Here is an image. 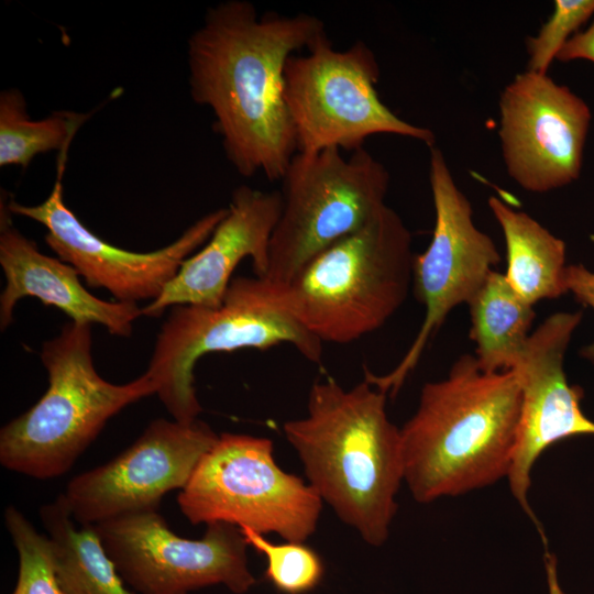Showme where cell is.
Listing matches in <instances>:
<instances>
[{"label":"cell","mask_w":594,"mask_h":594,"mask_svg":"<svg viewBox=\"0 0 594 594\" xmlns=\"http://www.w3.org/2000/svg\"><path fill=\"white\" fill-rule=\"evenodd\" d=\"M557 59L560 62L585 59L594 63V20L586 30L579 31L565 43Z\"/></svg>","instance_id":"obj_26"},{"label":"cell","mask_w":594,"mask_h":594,"mask_svg":"<svg viewBox=\"0 0 594 594\" xmlns=\"http://www.w3.org/2000/svg\"><path fill=\"white\" fill-rule=\"evenodd\" d=\"M241 530L249 546L265 557V579L278 592L305 594L319 585L324 565L314 549L296 541L274 543L252 529Z\"/></svg>","instance_id":"obj_22"},{"label":"cell","mask_w":594,"mask_h":594,"mask_svg":"<svg viewBox=\"0 0 594 594\" xmlns=\"http://www.w3.org/2000/svg\"><path fill=\"white\" fill-rule=\"evenodd\" d=\"M194 525L226 522L286 541L305 542L316 530L322 499L275 462L268 438L221 433L177 495Z\"/></svg>","instance_id":"obj_9"},{"label":"cell","mask_w":594,"mask_h":594,"mask_svg":"<svg viewBox=\"0 0 594 594\" xmlns=\"http://www.w3.org/2000/svg\"><path fill=\"white\" fill-rule=\"evenodd\" d=\"M38 515L62 594H134L124 586L94 526L76 527L63 494L43 505Z\"/></svg>","instance_id":"obj_19"},{"label":"cell","mask_w":594,"mask_h":594,"mask_svg":"<svg viewBox=\"0 0 594 594\" xmlns=\"http://www.w3.org/2000/svg\"><path fill=\"white\" fill-rule=\"evenodd\" d=\"M89 116L55 111L33 120L28 116L24 96L18 89L0 94V166L26 167L32 160L50 151H67L78 129Z\"/></svg>","instance_id":"obj_21"},{"label":"cell","mask_w":594,"mask_h":594,"mask_svg":"<svg viewBox=\"0 0 594 594\" xmlns=\"http://www.w3.org/2000/svg\"><path fill=\"white\" fill-rule=\"evenodd\" d=\"M157 334L147 373L173 419L189 424L202 408L194 387V367L205 354L241 349L266 350L292 344L314 363L322 360V342L257 289L254 277L232 278L219 307H170Z\"/></svg>","instance_id":"obj_6"},{"label":"cell","mask_w":594,"mask_h":594,"mask_svg":"<svg viewBox=\"0 0 594 594\" xmlns=\"http://www.w3.org/2000/svg\"><path fill=\"white\" fill-rule=\"evenodd\" d=\"M283 207L264 277L287 283L312 256L363 227L382 207L389 173L366 148L296 153L282 179Z\"/></svg>","instance_id":"obj_8"},{"label":"cell","mask_w":594,"mask_h":594,"mask_svg":"<svg viewBox=\"0 0 594 594\" xmlns=\"http://www.w3.org/2000/svg\"><path fill=\"white\" fill-rule=\"evenodd\" d=\"M219 436L200 419L158 418L118 457L74 476L63 496L78 525L157 512L168 492L183 490Z\"/></svg>","instance_id":"obj_12"},{"label":"cell","mask_w":594,"mask_h":594,"mask_svg":"<svg viewBox=\"0 0 594 594\" xmlns=\"http://www.w3.org/2000/svg\"><path fill=\"white\" fill-rule=\"evenodd\" d=\"M592 113L586 102L547 74L515 76L499 98V141L508 175L542 194L575 182Z\"/></svg>","instance_id":"obj_13"},{"label":"cell","mask_w":594,"mask_h":594,"mask_svg":"<svg viewBox=\"0 0 594 594\" xmlns=\"http://www.w3.org/2000/svg\"><path fill=\"white\" fill-rule=\"evenodd\" d=\"M4 524L19 557L18 580L11 594H62L48 537L38 534L13 505L4 510Z\"/></svg>","instance_id":"obj_23"},{"label":"cell","mask_w":594,"mask_h":594,"mask_svg":"<svg viewBox=\"0 0 594 594\" xmlns=\"http://www.w3.org/2000/svg\"><path fill=\"white\" fill-rule=\"evenodd\" d=\"M91 344V326L74 321L42 344L48 386L36 404L1 428L3 468L38 480L61 476L112 416L156 394L157 384L147 372L120 385L103 380L95 369Z\"/></svg>","instance_id":"obj_5"},{"label":"cell","mask_w":594,"mask_h":594,"mask_svg":"<svg viewBox=\"0 0 594 594\" xmlns=\"http://www.w3.org/2000/svg\"><path fill=\"white\" fill-rule=\"evenodd\" d=\"M380 67L361 40L336 50L328 35L306 54L292 55L284 73V100L297 153L352 151L375 134H395L435 146V133L397 117L380 99Z\"/></svg>","instance_id":"obj_7"},{"label":"cell","mask_w":594,"mask_h":594,"mask_svg":"<svg viewBox=\"0 0 594 594\" xmlns=\"http://www.w3.org/2000/svg\"><path fill=\"white\" fill-rule=\"evenodd\" d=\"M65 163L66 156H62L52 191L42 204L25 206L10 200L8 209L43 224L47 229L45 242L57 256L72 265L87 285L107 289L118 301L155 300L228 212L227 207L205 215L160 250H123L98 238L67 207L62 185Z\"/></svg>","instance_id":"obj_14"},{"label":"cell","mask_w":594,"mask_h":594,"mask_svg":"<svg viewBox=\"0 0 594 594\" xmlns=\"http://www.w3.org/2000/svg\"><path fill=\"white\" fill-rule=\"evenodd\" d=\"M470 338L480 367L486 372L513 370L521 359L536 317L534 306L493 271L469 302Z\"/></svg>","instance_id":"obj_20"},{"label":"cell","mask_w":594,"mask_h":594,"mask_svg":"<svg viewBox=\"0 0 594 594\" xmlns=\"http://www.w3.org/2000/svg\"><path fill=\"white\" fill-rule=\"evenodd\" d=\"M118 573L139 594H187L224 585L244 594L256 582L242 530L207 525L201 539L179 537L157 512L129 514L92 525Z\"/></svg>","instance_id":"obj_11"},{"label":"cell","mask_w":594,"mask_h":594,"mask_svg":"<svg viewBox=\"0 0 594 594\" xmlns=\"http://www.w3.org/2000/svg\"><path fill=\"white\" fill-rule=\"evenodd\" d=\"M1 201L0 264L6 285L0 296V326L4 330L13 320L16 302L35 297L54 306L72 321L98 323L118 337L132 333L133 321L142 316L136 304L106 301L90 294L79 280L78 272L61 258L43 254L11 221L7 200Z\"/></svg>","instance_id":"obj_17"},{"label":"cell","mask_w":594,"mask_h":594,"mask_svg":"<svg viewBox=\"0 0 594 594\" xmlns=\"http://www.w3.org/2000/svg\"><path fill=\"white\" fill-rule=\"evenodd\" d=\"M594 15V0H556L550 18L526 40L527 70L547 74L553 59L579 29Z\"/></svg>","instance_id":"obj_24"},{"label":"cell","mask_w":594,"mask_h":594,"mask_svg":"<svg viewBox=\"0 0 594 594\" xmlns=\"http://www.w3.org/2000/svg\"><path fill=\"white\" fill-rule=\"evenodd\" d=\"M283 207L280 190L265 191L241 185L232 193L228 212L200 250L189 256L163 293L142 315L160 317L168 307H219L232 273L245 257L256 277H264L268 249Z\"/></svg>","instance_id":"obj_16"},{"label":"cell","mask_w":594,"mask_h":594,"mask_svg":"<svg viewBox=\"0 0 594 594\" xmlns=\"http://www.w3.org/2000/svg\"><path fill=\"white\" fill-rule=\"evenodd\" d=\"M488 207L505 238L504 275L513 289L532 306L565 295V243L528 213L495 196L488 198Z\"/></svg>","instance_id":"obj_18"},{"label":"cell","mask_w":594,"mask_h":594,"mask_svg":"<svg viewBox=\"0 0 594 594\" xmlns=\"http://www.w3.org/2000/svg\"><path fill=\"white\" fill-rule=\"evenodd\" d=\"M413 234L391 207L312 256L285 284L254 277L271 302L318 340L350 343L384 326L413 283Z\"/></svg>","instance_id":"obj_4"},{"label":"cell","mask_w":594,"mask_h":594,"mask_svg":"<svg viewBox=\"0 0 594 594\" xmlns=\"http://www.w3.org/2000/svg\"><path fill=\"white\" fill-rule=\"evenodd\" d=\"M429 183L435 206L431 241L415 254V296L425 306L421 327L400 360L387 374L367 369L364 380L385 394L396 395L408 374L453 308L472 300L499 262L494 241L474 223L472 206L459 189L440 148L430 147Z\"/></svg>","instance_id":"obj_10"},{"label":"cell","mask_w":594,"mask_h":594,"mask_svg":"<svg viewBox=\"0 0 594 594\" xmlns=\"http://www.w3.org/2000/svg\"><path fill=\"white\" fill-rule=\"evenodd\" d=\"M386 396L365 380L350 389L315 382L307 415L283 426L322 502L371 546H382L397 512L404 481L400 429Z\"/></svg>","instance_id":"obj_3"},{"label":"cell","mask_w":594,"mask_h":594,"mask_svg":"<svg viewBox=\"0 0 594 594\" xmlns=\"http://www.w3.org/2000/svg\"><path fill=\"white\" fill-rule=\"evenodd\" d=\"M583 314L559 311L550 315L531 332L525 352L513 369L521 392V406L507 476L510 492L521 509L547 539L528 499L530 473L540 454L553 443L594 436V421L582 410L583 391L568 382L565 353Z\"/></svg>","instance_id":"obj_15"},{"label":"cell","mask_w":594,"mask_h":594,"mask_svg":"<svg viewBox=\"0 0 594 594\" xmlns=\"http://www.w3.org/2000/svg\"><path fill=\"white\" fill-rule=\"evenodd\" d=\"M544 565L549 594H566L563 592L558 581L557 559L548 551H546Z\"/></svg>","instance_id":"obj_27"},{"label":"cell","mask_w":594,"mask_h":594,"mask_svg":"<svg viewBox=\"0 0 594 594\" xmlns=\"http://www.w3.org/2000/svg\"><path fill=\"white\" fill-rule=\"evenodd\" d=\"M327 35L309 13L260 16L245 0L210 7L187 47L193 100L208 107L235 170L280 180L297 153L284 100L288 58Z\"/></svg>","instance_id":"obj_1"},{"label":"cell","mask_w":594,"mask_h":594,"mask_svg":"<svg viewBox=\"0 0 594 594\" xmlns=\"http://www.w3.org/2000/svg\"><path fill=\"white\" fill-rule=\"evenodd\" d=\"M564 285L575 299L594 310V271L583 264L566 265ZM580 355L594 364V342L583 346Z\"/></svg>","instance_id":"obj_25"},{"label":"cell","mask_w":594,"mask_h":594,"mask_svg":"<svg viewBox=\"0 0 594 594\" xmlns=\"http://www.w3.org/2000/svg\"><path fill=\"white\" fill-rule=\"evenodd\" d=\"M520 406L515 372H486L471 354L446 378L426 383L400 428L404 482L415 501L458 496L507 477Z\"/></svg>","instance_id":"obj_2"}]
</instances>
